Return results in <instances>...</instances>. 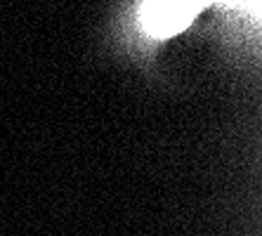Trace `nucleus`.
I'll return each mask as SVG.
<instances>
[{"instance_id": "nucleus-1", "label": "nucleus", "mask_w": 262, "mask_h": 236, "mask_svg": "<svg viewBox=\"0 0 262 236\" xmlns=\"http://www.w3.org/2000/svg\"><path fill=\"white\" fill-rule=\"evenodd\" d=\"M208 0H146L144 24L156 36H170L184 29Z\"/></svg>"}]
</instances>
